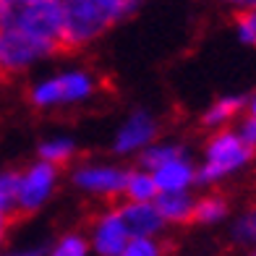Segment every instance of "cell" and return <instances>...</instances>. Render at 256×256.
Wrapping results in <instances>:
<instances>
[{"mask_svg":"<svg viewBox=\"0 0 256 256\" xmlns=\"http://www.w3.org/2000/svg\"><path fill=\"white\" fill-rule=\"evenodd\" d=\"M0 34L63 50V0H0Z\"/></svg>","mask_w":256,"mask_h":256,"instance_id":"1","label":"cell"},{"mask_svg":"<svg viewBox=\"0 0 256 256\" xmlns=\"http://www.w3.org/2000/svg\"><path fill=\"white\" fill-rule=\"evenodd\" d=\"M138 0H63V50L86 48L128 18Z\"/></svg>","mask_w":256,"mask_h":256,"instance_id":"2","label":"cell"},{"mask_svg":"<svg viewBox=\"0 0 256 256\" xmlns=\"http://www.w3.org/2000/svg\"><path fill=\"white\" fill-rule=\"evenodd\" d=\"M94 89H97L94 76L89 71L74 68V71H60V74L40 81V84H34L29 97L37 108H52V104H68V102L86 100Z\"/></svg>","mask_w":256,"mask_h":256,"instance_id":"3","label":"cell"},{"mask_svg":"<svg viewBox=\"0 0 256 256\" xmlns=\"http://www.w3.org/2000/svg\"><path fill=\"white\" fill-rule=\"evenodd\" d=\"M251 157V146L236 134H217L206 146V165L202 168L199 180H214L222 178Z\"/></svg>","mask_w":256,"mask_h":256,"instance_id":"4","label":"cell"},{"mask_svg":"<svg viewBox=\"0 0 256 256\" xmlns=\"http://www.w3.org/2000/svg\"><path fill=\"white\" fill-rule=\"evenodd\" d=\"M52 180H55V168L50 165V162H40V165H34L24 180H21L18 186V212H32V209H37L44 196L50 194L52 188Z\"/></svg>","mask_w":256,"mask_h":256,"instance_id":"5","label":"cell"},{"mask_svg":"<svg viewBox=\"0 0 256 256\" xmlns=\"http://www.w3.org/2000/svg\"><path fill=\"white\" fill-rule=\"evenodd\" d=\"M118 214H120V220H123L128 236H134V238H146V236H152V232L160 230V225H162V217H160V212H157L152 204L136 202V204L123 206Z\"/></svg>","mask_w":256,"mask_h":256,"instance_id":"6","label":"cell"},{"mask_svg":"<svg viewBox=\"0 0 256 256\" xmlns=\"http://www.w3.org/2000/svg\"><path fill=\"white\" fill-rule=\"evenodd\" d=\"M128 238L131 236H128L120 214H108V217H102V222L97 228L94 246L102 256H120L123 248L128 246Z\"/></svg>","mask_w":256,"mask_h":256,"instance_id":"7","label":"cell"},{"mask_svg":"<svg viewBox=\"0 0 256 256\" xmlns=\"http://www.w3.org/2000/svg\"><path fill=\"white\" fill-rule=\"evenodd\" d=\"M76 183L84 186V188H92V191L118 194V191H126L128 172L112 170V168H92V170H81L76 176Z\"/></svg>","mask_w":256,"mask_h":256,"instance_id":"8","label":"cell"},{"mask_svg":"<svg viewBox=\"0 0 256 256\" xmlns=\"http://www.w3.org/2000/svg\"><path fill=\"white\" fill-rule=\"evenodd\" d=\"M154 136V123L146 112H136L131 120L126 123V128L120 131L118 142H115V149L118 152H131V149L146 144L149 138Z\"/></svg>","mask_w":256,"mask_h":256,"instance_id":"9","label":"cell"},{"mask_svg":"<svg viewBox=\"0 0 256 256\" xmlns=\"http://www.w3.org/2000/svg\"><path fill=\"white\" fill-rule=\"evenodd\" d=\"M157 212L162 220H176V222H188L191 217V199L183 191H162L157 196Z\"/></svg>","mask_w":256,"mask_h":256,"instance_id":"10","label":"cell"},{"mask_svg":"<svg viewBox=\"0 0 256 256\" xmlns=\"http://www.w3.org/2000/svg\"><path fill=\"white\" fill-rule=\"evenodd\" d=\"M154 183H157V191H183L186 186L191 183L194 172L191 168L186 165L183 160H172L168 165H162L160 170H154Z\"/></svg>","mask_w":256,"mask_h":256,"instance_id":"11","label":"cell"},{"mask_svg":"<svg viewBox=\"0 0 256 256\" xmlns=\"http://www.w3.org/2000/svg\"><path fill=\"white\" fill-rule=\"evenodd\" d=\"M225 212H228L225 199H220V196H206L199 204H194L188 222H214V220H220Z\"/></svg>","mask_w":256,"mask_h":256,"instance_id":"12","label":"cell"},{"mask_svg":"<svg viewBox=\"0 0 256 256\" xmlns=\"http://www.w3.org/2000/svg\"><path fill=\"white\" fill-rule=\"evenodd\" d=\"M126 191H128V196H131L134 202L149 204V199L157 196V183H154L152 176H146V172H131V176H128Z\"/></svg>","mask_w":256,"mask_h":256,"instance_id":"13","label":"cell"},{"mask_svg":"<svg viewBox=\"0 0 256 256\" xmlns=\"http://www.w3.org/2000/svg\"><path fill=\"white\" fill-rule=\"evenodd\" d=\"M240 108H243V100L240 97H222V100H217L212 108L204 112V126H220V123H225Z\"/></svg>","mask_w":256,"mask_h":256,"instance_id":"14","label":"cell"},{"mask_svg":"<svg viewBox=\"0 0 256 256\" xmlns=\"http://www.w3.org/2000/svg\"><path fill=\"white\" fill-rule=\"evenodd\" d=\"M172 160H180V149L178 146H160V149H149L142 157V165L149 170H160L162 165H168Z\"/></svg>","mask_w":256,"mask_h":256,"instance_id":"15","label":"cell"},{"mask_svg":"<svg viewBox=\"0 0 256 256\" xmlns=\"http://www.w3.org/2000/svg\"><path fill=\"white\" fill-rule=\"evenodd\" d=\"M236 32L243 44H256V8L254 10H240L236 18Z\"/></svg>","mask_w":256,"mask_h":256,"instance_id":"16","label":"cell"},{"mask_svg":"<svg viewBox=\"0 0 256 256\" xmlns=\"http://www.w3.org/2000/svg\"><path fill=\"white\" fill-rule=\"evenodd\" d=\"M74 154V144L71 142H50L42 146V157L48 162H66Z\"/></svg>","mask_w":256,"mask_h":256,"instance_id":"17","label":"cell"},{"mask_svg":"<svg viewBox=\"0 0 256 256\" xmlns=\"http://www.w3.org/2000/svg\"><path fill=\"white\" fill-rule=\"evenodd\" d=\"M52 256H86V240L78 238V236H68L58 243Z\"/></svg>","mask_w":256,"mask_h":256,"instance_id":"18","label":"cell"},{"mask_svg":"<svg viewBox=\"0 0 256 256\" xmlns=\"http://www.w3.org/2000/svg\"><path fill=\"white\" fill-rule=\"evenodd\" d=\"M120 256H160V251H157V246L149 238H134L123 248Z\"/></svg>","mask_w":256,"mask_h":256,"instance_id":"19","label":"cell"},{"mask_svg":"<svg viewBox=\"0 0 256 256\" xmlns=\"http://www.w3.org/2000/svg\"><path fill=\"white\" fill-rule=\"evenodd\" d=\"M236 238L238 240H256V212H248L236 225Z\"/></svg>","mask_w":256,"mask_h":256,"instance_id":"20","label":"cell"},{"mask_svg":"<svg viewBox=\"0 0 256 256\" xmlns=\"http://www.w3.org/2000/svg\"><path fill=\"white\" fill-rule=\"evenodd\" d=\"M240 138H243V142H246L248 146H254V144H256V118H248L246 123H243Z\"/></svg>","mask_w":256,"mask_h":256,"instance_id":"21","label":"cell"},{"mask_svg":"<svg viewBox=\"0 0 256 256\" xmlns=\"http://www.w3.org/2000/svg\"><path fill=\"white\" fill-rule=\"evenodd\" d=\"M220 3L236 8L238 14H240V10H254V8H256V0H220Z\"/></svg>","mask_w":256,"mask_h":256,"instance_id":"22","label":"cell"},{"mask_svg":"<svg viewBox=\"0 0 256 256\" xmlns=\"http://www.w3.org/2000/svg\"><path fill=\"white\" fill-rule=\"evenodd\" d=\"M6 222H8V217H6L3 209H0V236H3V230H6Z\"/></svg>","mask_w":256,"mask_h":256,"instance_id":"23","label":"cell"},{"mask_svg":"<svg viewBox=\"0 0 256 256\" xmlns=\"http://www.w3.org/2000/svg\"><path fill=\"white\" fill-rule=\"evenodd\" d=\"M251 118H256V97H254V102H251Z\"/></svg>","mask_w":256,"mask_h":256,"instance_id":"24","label":"cell"},{"mask_svg":"<svg viewBox=\"0 0 256 256\" xmlns=\"http://www.w3.org/2000/svg\"><path fill=\"white\" fill-rule=\"evenodd\" d=\"M21 256H40V251H29V254H21Z\"/></svg>","mask_w":256,"mask_h":256,"instance_id":"25","label":"cell"},{"mask_svg":"<svg viewBox=\"0 0 256 256\" xmlns=\"http://www.w3.org/2000/svg\"><path fill=\"white\" fill-rule=\"evenodd\" d=\"M251 256H256V251H254V254H251Z\"/></svg>","mask_w":256,"mask_h":256,"instance_id":"26","label":"cell"}]
</instances>
